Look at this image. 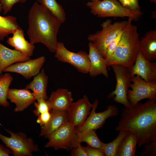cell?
Masks as SVG:
<instances>
[{
    "instance_id": "6da1fadb",
    "label": "cell",
    "mask_w": 156,
    "mask_h": 156,
    "mask_svg": "<svg viewBox=\"0 0 156 156\" xmlns=\"http://www.w3.org/2000/svg\"><path fill=\"white\" fill-rule=\"evenodd\" d=\"M115 129L133 133L138 147L156 140V101L148 100L144 103L139 102L130 108H124Z\"/></svg>"
},
{
    "instance_id": "7a4b0ae2",
    "label": "cell",
    "mask_w": 156,
    "mask_h": 156,
    "mask_svg": "<svg viewBox=\"0 0 156 156\" xmlns=\"http://www.w3.org/2000/svg\"><path fill=\"white\" fill-rule=\"evenodd\" d=\"M62 23L51 12L35 1L28 15L27 34L30 42L40 43L51 52L55 53L57 45V35Z\"/></svg>"
},
{
    "instance_id": "3957f363",
    "label": "cell",
    "mask_w": 156,
    "mask_h": 156,
    "mask_svg": "<svg viewBox=\"0 0 156 156\" xmlns=\"http://www.w3.org/2000/svg\"><path fill=\"white\" fill-rule=\"evenodd\" d=\"M129 18L115 51L107 63V66L116 64L128 68L134 64L139 51V34L137 27Z\"/></svg>"
},
{
    "instance_id": "277c9868",
    "label": "cell",
    "mask_w": 156,
    "mask_h": 156,
    "mask_svg": "<svg viewBox=\"0 0 156 156\" xmlns=\"http://www.w3.org/2000/svg\"><path fill=\"white\" fill-rule=\"evenodd\" d=\"M86 5L92 14L99 18L127 17L137 21L142 15L141 11H132L117 0H96L88 1Z\"/></svg>"
},
{
    "instance_id": "5b68a950",
    "label": "cell",
    "mask_w": 156,
    "mask_h": 156,
    "mask_svg": "<svg viewBox=\"0 0 156 156\" xmlns=\"http://www.w3.org/2000/svg\"><path fill=\"white\" fill-rule=\"evenodd\" d=\"M127 21L116 22L112 23L108 19L101 24V30L89 35L88 39L92 42L102 55L105 57L106 49L110 42L125 29Z\"/></svg>"
},
{
    "instance_id": "8992f818",
    "label": "cell",
    "mask_w": 156,
    "mask_h": 156,
    "mask_svg": "<svg viewBox=\"0 0 156 156\" xmlns=\"http://www.w3.org/2000/svg\"><path fill=\"white\" fill-rule=\"evenodd\" d=\"M10 137L5 136L0 132V140L10 148L14 156H32L33 153L39 151L37 145L31 138L22 132L14 133L5 129Z\"/></svg>"
},
{
    "instance_id": "52a82bcc",
    "label": "cell",
    "mask_w": 156,
    "mask_h": 156,
    "mask_svg": "<svg viewBox=\"0 0 156 156\" xmlns=\"http://www.w3.org/2000/svg\"><path fill=\"white\" fill-rule=\"evenodd\" d=\"M79 138L76 128L68 122L47 137L48 141L45 147H52L55 150L61 148L68 150L81 143Z\"/></svg>"
},
{
    "instance_id": "ba28073f",
    "label": "cell",
    "mask_w": 156,
    "mask_h": 156,
    "mask_svg": "<svg viewBox=\"0 0 156 156\" xmlns=\"http://www.w3.org/2000/svg\"><path fill=\"white\" fill-rule=\"evenodd\" d=\"M114 73L116 81L115 89L107 95L108 99H113V101L123 105L125 107L131 106L127 97V93L131 83V77L129 68L116 64L110 66Z\"/></svg>"
},
{
    "instance_id": "9c48e42d",
    "label": "cell",
    "mask_w": 156,
    "mask_h": 156,
    "mask_svg": "<svg viewBox=\"0 0 156 156\" xmlns=\"http://www.w3.org/2000/svg\"><path fill=\"white\" fill-rule=\"evenodd\" d=\"M131 82L127 97L131 106L146 99L156 101V81L147 82L135 75L131 78Z\"/></svg>"
},
{
    "instance_id": "30bf717a",
    "label": "cell",
    "mask_w": 156,
    "mask_h": 156,
    "mask_svg": "<svg viewBox=\"0 0 156 156\" xmlns=\"http://www.w3.org/2000/svg\"><path fill=\"white\" fill-rule=\"evenodd\" d=\"M55 53V57L59 61L70 64L82 73H89L90 60L88 54L86 51H71L66 47L63 42H59Z\"/></svg>"
},
{
    "instance_id": "8fae6325",
    "label": "cell",
    "mask_w": 156,
    "mask_h": 156,
    "mask_svg": "<svg viewBox=\"0 0 156 156\" xmlns=\"http://www.w3.org/2000/svg\"><path fill=\"white\" fill-rule=\"evenodd\" d=\"M99 104L97 99L93 103L89 116L84 123L79 127L76 128V132L80 135L85 132L90 130H96L101 128L106 120L109 117L116 116L119 114V110L116 105H109L106 110L101 112L97 113L96 110Z\"/></svg>"
},
{
    "instance_id": "7c38bea8",
    "label": "cell",
    "mask_w": 156,
    "mask_h": 156,
    "mask_svg": "<svg viewBox=\"0 0 156 156\" xmlns=\"http://www.w3.org/2000/svg\"><path fill=\"white\" fill-rule=\"evenodd\" d=\"M93 105L85 95L76 102H73L67 111L68 122L76 128L81 126L89 115Z\"/></svg>"
},
{
    "instance_id": "4fadbf2b",
    "label": "cell",
    "mask_w": 156,
    "mask_h": 156,
    "mask_svg": "<svg viewBox=\"0 0 156 156\" xmlns=\"http://www.w3.org/2000/svg\"><path fill=\"white\" fill-rule=\"evenodd\" d=\"M45 60V57L42 56L25 62H17L6 68L3 72L16 73L29 79L40 73Z\"/></svg>"
},
{
    "instance_id": "5bb4252c",
    "label": "cell",
    "mask_w": 156,
    "mask_h": 156,
    "mask_svg": "<svg viewBox=\"0 0 156 156\" xmlns=\"http://www.w3.org/2000/svg\"><path fill=\"white\" fill-rule=\"evenodd\" d=\"M128 68L131 77L137 75L147 82L156 81V62L146 60L140 51L134 65Z\"/></svg>"
},
{
    "instance_id": "9a60e30c",
    "label": "cell",
    "mask_w": 156,
    "mask_h": 156,
    "mask_svg": "<svg viewBox=\"0 0 156 156\" xmlns=\"http://www.w3.org/2000/svg\"><path fill=\"white\" fill-rule=\"evenodd\" d=\"M88 56L90 60L89 73L91 77H95L102 75L105 77H109L107 69V63L98 49L91 42L88 44Z\"/></svg>"
},
{
    "instance_id": "2e32d148",
    "label": "cell",
    "mask_w": 156,
    "mask_h": 156,
    "mask_svg": "<svg viewBox=\"0 0 156 156\" xmlns=\"http://www.w3.org/2000/svg\"><path fill=\"white\" fill-rule=\"evenodd\" d=\"M7 99L14 103L15 112L23 111L35 101L36 99L32 92L28 89L9 88Z\"/></svg>"
},
{
    "instance_id": "e0dca14e",
    "label": "cell",
    "mask_w": 156,
    "mask_h": 156,
    "mask_svg": "<svg viewBox=\"0 0 156 156\" xmlns=\"http://www.w3.org/2000/svg\"><path fill=\"white\" fill-rule=\"evenodd\" d=\"M47 100L51 110L67 111L73 99L70 91L61 88L52 91Z\"/></svg>"
},
{
    "instance_id": "ac0fdd59",
    "label": "cell",
    "mask_w": 156,
    "mask_h": 156,
    "mask_svg": "<svg viewBox=\"0 0 156 156\" xmlns=\"http://www.w3.org/2000/svg\"><path fill=\"white\" fill-rule=\"evenodd\" d=\"M30 59V57L15 49H10L0 42V75L5 69L11 65Z\"/></svg>"
},
{
    "instance_id": "d6986e66",
    "label": "cell",
    "mask_w": 156,
    "mask_h": 156,
    "mask_svg": "<svg viewBox=\"0 0 156 156\" xmlns=\"http://www.w3.org/2000/svg\"><path fill=\"white\" fill-rule=\"evenodd\" d=\"M13 34L7 39V43L22 53L30 57L32 56L35 49L34 44L25 39L22 29L20 27L17 29Z\"/></svg>"
},
{
    "instance_id": "ffe728a7",
    "label": "cell",
    "mask_w": 156,
    "mask_h": 156,
    "mask_svg": "<svg viewBox=\"0 0 156 156\" xmlns=\"http://www.w3.org/2000/svg\"><path fill=\"white\" fill-rule=\"evenodd\" d=\"M51 119L46 125L41 126L40 137H47L68 122L67 111L55 110L50 111Z\"/></svg>"
},
{
    "instance_id": "44dd1931",
    "label": "cell",
    "mask_w": 156,
    "mask_h": 156,
    "mask_svg": "<svg viewBox=\"0 0 156 156\" xmlns=\"http://www.w3.org/2000/svg\"><path fill=\"white\" fill-rule=\"evenodd\" d=\"M48 77L44 69L42 68L40 73L34 76L33 80L25 86V88L31 90L36 100L40 98L47 99V89Z\"/></svg>"
},
{
    "instance_id": "7402d4cb",
    "label": "cell",
    "mask_w": 156,
    "mask_h": 156,
    "mask_svg": "<svg viewBox=\"0 0 156 156\" xmlns=\"http://www.w3.org/2000/svg\"><path fill=\"white\" fill-rule=\"evenodd\" d=\"M139 51L146 60L151 61L156 60V30L147 32L140 40Z\"/></svg>"
},
{
    "instance_id": "603a6c76",
    "label": "cell",
    "mask_w": 156,
    "mask_h": 156,
    "mask_svg": "<svg viewBox=\"0 0 156 156\" xmlns=\"http://www.w3.org/2000/svg\"><path fill=\"white\" fill-rule=\"evenodd\" d=\"M138 140L133 132L128 131L118 152L117 156H135Z\"/></svg>"
},
{
    "instance_id": "cb8c5ba5",
    "label": "cell",
    "mask_w": 156,
    "mask_h": 156,
    "mask_svg": "<svg viewBox=\"0 0 156 156\" xmlns=\"http://www.w3.org/2000/svg\"><path fill=\"white\" fill-rule=\"evenodd\" d=\"M19 27L15 17L0 15V41H3L5 37L13 34Z\"/></svg>"
},
{
    "instance_id": "d4e9b609",
    "label": "cell",
    "mask_w": 156,
    "mask_h": 156,
    "mask_svg": "<svg viewBox=\"0 0 156 156\" xmlns=\"http://www.w3.org/2000/svg\"><path fill=\"white\" fill-rule=\"evenodd\" d=\"M117 136L111 142L103 143L102 151L105 156H117L118 150L128 132L120 131Z\"/></svg>"
},
{
    "instance_id": "484cf974",
    "label": "cell",
    "mask_w": 156,
    "mask_h": 156,
    "mask_svg": "<svg viewBox=\"0 0 156 156\" xmlns=\"http://www.w3.org/2000/svg\"><path fill=\"white\" fill-rule=\"evenodd\" d=\"M13 80L11 74L7 73L0 75V106L7 108L10 105L7 95L9 87Z\"/></svg>"
},
{
    "instance_id": "4316f807",
    "label": "cell",
    "mask_w": 156,
    "mask_h": 156,
    "mask_svg": "<svg viewBox=\"0 0 156 156\" xmlns=\"http://www.w3.org/2000/svg\"><path fill=\"white\" fill-rule=\"evenodd\" d=\"M37 2L45 7L62 23L65 22L66 16L64 10L61 5L56 0H37Z\"/></svg>"
},
{
    "instance_id": "83f0119b",
    "label": "cell",
    "mask_w": 156,
    "mask_h": 156,
    "mask_svg": "<svg viewBox=\"0 0 156 156\" xmlns=\"http://www.w3.org/2000/svg\"><path fill=\"white\" fill-rule=\"evenodd\" d=\"M79 141L80 143L85 142L88 145L102 150L104 143L98 138L95 130H90L88 131L79 135Z\"/></svg>"
},
{
    "instance_id": "f1b7e54d",
    "label": "cell",
    "mask_w": 156,
    "mask_h": 156,
    "mask_svg": "<svg viewBox=\"0 0 156 156\" xmlns=\"http://www.w3.org/2000/svg\"><path fill=\"white\" fill-rule=\"evenodd\" d=\"M34 103L35 109L33 111L35 115L38 116L40 114L51 110L47 99L40 98Z\"/></svg>"
},
{
    "instance_id": "f546056e",
    "label": "cell",
    "mask_w": 156,
    "mask_h": 156,
    "mask_svg": "<svg viewBox=\"0 0 156 156\" xmlns=\"http://www.w3.org/2000/svg\"><path fill=\"white\" fill-rule=\"evenodd\" d=\"M123 31L120 33L116 38L113 40L107 46L105 58L107 63L109 61L113 55L120 40Z\"/></svg>"
},
{
    "instance_id": "4dcf8cb0",
    "label": "cell",
    "mask_w": 156,
    "mask_h": 156,
    "mask_svg": "<svg viewBox=\"0 0 156 156\" xmlns=\"http://www.w3.org/2000/svg\"><path fill=\"white\" fill-rule=\"evenodd\" d=\"M27 0H0L3 13L7 14L11 10L12 7L16 3L20 2L24 3Z\"/></svg>"
},
{
    "instance_id": "1f68e13d",
    "label": "cell",
    "mask_w": 156,
    "mask_h": 156,
    "mask_svg": "<svg viewBox=\"0 0 156 156\" xmlns=\"http://www.w3.org/2000/svg\"><path fill=\"white\" fill-rule=\"evenodd\" d=\"M144 151L140 153L141 156H156V140L144 145Z\"/></svg>"
},
{
    "instance_id": "d6a6232c",
    "label": "cell",
    "mask_w": 156,
    "mask_h": 156,
    "mask_svg": "<svg viewBox=\"0 0 156 156\" xmlns=\"http://www.w3.org/2000/svg\"><path fill=\"white\" fill-rule=\"evenodd\" d=\"M51 117L50 111L45 112L40 114L38 116L37 122L41 126L47 124L49 121Z\"/></svg>"
},
{
    "instance_id": "836d02e7",
    "label": "cell",
    "mask_w": 156,
    "mask_h": 156,
    "mask_svg": "<svg viewBox=\"0 0 156 156\" xmlns=\"http://www.w3.org/2000/svg\"><path fill=\"white\" fill-rule=\"evenodd\" d=\"M87 156H104L102 151L99 149L88 145L84 147Z\"/></svg>"
},
{
    "instance_id": "e575fe53",
    "label": "cell",
    "mask_w": 156,
    "mask_h": 156,
    "mask_svg": "<svg viewBox=\"0 0 156 156\" xmlns=\"http://www.w3.org/2000/svg\"><path fill=\"white\" fill-rule=\"evenodd\" d=\"M73 150L71 153V155L73 156H87L86 153L84 148L79 143L76 147L73 148Z\"/></svg>"
},
{
    "instance_id": "d590c367",
    "label": "cell",
    "mask_w": 156,
    "mask_h": 156,
    "mask_svg": "<svg viewBox=\"0 0 156 156\" xmlns=\"http://www.w3.org/2000/svg\"><path fill=\"white\" fill-rule=\"evenodd\" d=\"M129 3L128 8L133 11H140L138 0H128Z\"/></svg>"
},
{
    "instance_id": "8d00e7d4",
    "label": "cell",
    "mask_w": 156,
    "mask_h": 156,
    "mask_svg": "<svg viewBox=\"0 0 156 156\" xmlns=\"http://www.w3.org/2000/svg\"><path fill=\"white\" fill-rule=\"evenodd\" d=\"M12 154V151L9 148L5 147L0 144V156H9Z\"/></svg>"
},
{
    "instance_id": "74e56055",
    "label": "cell",
    "mask_w": 156,
    "mask_h": 156,
    "mask_svg": "<svg viewBox=\"0 0 156 156\" xmlns=\"http://www.w3.org/2000/svg\"><path fill=\"white\" fill-rule=\"evenodd\" d=\"M118 1L123 6L128 8L129 3L128 0H118Z\"/></svg>"
},
{
    "instance_id": "f35d334b",
    "label": "cell",
    "mask_w": 156,
    "mask_h": 156,
    "mask_svg": "<svg viewBox=\"0 0 156 156\" xmlns=\"http://www.w3.org/2000/svg\"><path fill=\"white\" fill-rule=\"evenodd\" d=\"M150 1L154 3H156V0H149Z\"/></svg>"
},
{
    "instance_id": "ab89813d",
    "label": "cell",
    "mask_w": 156,
    "mask_h": 156,
    "mask_svg": "<svg viewBox=\"0 0 156 156\" xmlns=\"http://www.w3.org/2000/svg\"><path fill=\"white\" fill-rule=\"evenodd\" d=\"M2 9L1 5L0 4V12L2 11Z\"/></svg>"
},
{
    "instance_id": "60d3db41",
    "label": "cell",
    "mask_w": 156,
    "mask_h": 156,
    "mask_svg": "<svg viewBox=\"0 0 156 156\" xmlns=\"http://www.w3.org/2000/svg\"><path fill=\"white\" fill-rule=\"evenodd\" d=\"M92 1H96V0H91Z\"/></svg>"
}]
</instances>
